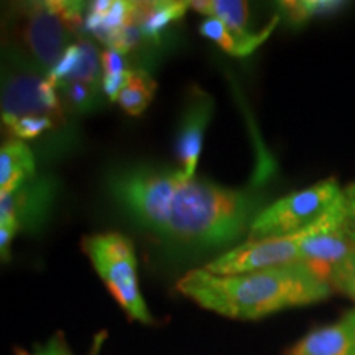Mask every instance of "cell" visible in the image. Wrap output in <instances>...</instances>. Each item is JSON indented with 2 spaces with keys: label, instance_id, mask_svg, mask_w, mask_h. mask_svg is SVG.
Instances as JSON below:
<instances>
[{
  "label": "cell",
  "instance_id": "cell-1",
  "mask_svg": "<svg viewBox=\"0 0 355 355\" xmlns=\"http://www.w3.org/2000/svg\"><path fill=\"white\" fill-rule=\"evenodd\" d=\"M107 188L114 201L148 232L202 250L247 237L261 211L254 194L189 178L181 170L119 168L109 175Z\"/></svg>",
  "mask_w": 355,
  "mask_h": 355
},
{
  "label": "cell",
  "instance_id": "cell-2",
  "mask_svg": "<svg viewBox=\"0 0 355 355\" xmlns=\"http://www.w3.org/2000/svg\"><path fill=\"white\" fill-rule=\"evenodd\" d=\"M176 290L202 309L237 321H257L332 295L329 283L303 260L242 275L191 270L178 279Z\"/></svg>",
  "mask_w": 355,
  "mask_h": 355
},
{
  "label": "cell",
  "instance_id": "cell-3",
  "mask_svg": "<svg viewBox=\"0 0 355 355\" xmlns=\"http://www.w3.org/2000/svg\"><path fill=\"white\" fill-rule=\"evenodd\" d=\"M87 6L79 2H21L8 8L7 55L38 73L55 68L84 28Z\"/></svg>",
  "mask_w": 355,
  "mask_h": 355
},
{
  "label": "cell",
  "instance_id": "cell-4",
  "mask_svg": "<svg viewBox=\"0 0 355 355\" xmlns=\"http://www.w3.org/2000/svg\"><path fill=\"white\" fill-rule=\"evenodd\" d=\"M83 250L110 295L132 321L152 324L153 316L140 290L137 255L128 237L119 232L86 235Z\"/></svg>",
  "mask_w": 355,
  "mask_h": 355
},
{
  "label": "cell",
  "instance_id": "cell-5",
  "mask_svg": "<svg viewBox=\"0 0 355 355\" xmlns=\"http://www.w3.org/2000/svg\"><path fill=\"white\" fill-rule=\"evenodd\" d=\"M336 178L319 181L309 188L293 191L261 209L252 222L245 241L291 237L313 227L340 194Z\"/></svg>",
  "mask_w": 355,
  "mask_h": 355
},
{
  "label": "cell",
  "instance_id": "cell-6",
  "mask_svg": "<svg viewBox=\"0 0 355 355\" xmlns=\"http://www.w3.org/2000/svg\"><path fill=\"white\" fill-rule=\"evenodd\" d=\"M24 115H46L64 122L60 89L44 74L7 55L2 74V123L7 127Z\"/></svg>",
  "mask_w": 355,
  "mask_h": 355
},
{
  "label": "cell",
  "instance_id": "cell-7",
  "mask_svg": "<svg viewBox=\"0 0 355 355\" xmlns=\"http://www.w3.org/2000/svg\"><path fill=\"white\" fill-rule=\"evenodd\" d=\"M352 254H355V181L344 186L319 220L316 232L303 242L300 259L326 279L332 266Z\"/></svg>",
  "mask_w": 355,
  "mask_h": 355
},
{
  "label": "cell",
  "instance_id": "cell-8",
  "mask_svg": "<svg viewBox=\"0 0 355 355\" xmlns=\"http://www.w3.org/2000/svg\"><path fill=\"white\" fill-rule=\"evenodd\" d=\"M319 220L313 227L291 237L245 241L207 261L202 268L214 275H242L300 261L303 242L316 232Z\"/></svg>",
  "mask_w": 355,
  "mask_h": 355
},
{
  "label": "cell",
  "instance_id": "cell-9",
  "mask_svg": "<svg viewBox=\"0 0 355 355\" xmlns=\"http://www.w3.org/2000/svg\"><path fill=\"white\" fill-rule=\"evenodd\" d=\"M212 115V101L206 92L193 89L191 97L181 115L180 128L176 135V158L180 162V170L186 176L193 178L202 152L204 132Z\"/></svg>",
  "mask_w": 355,
  "mask_h": 355
},
{
  "label": "cell",
  "instance_id": "cell-10",
  "mask_svg": "<svg viewBox=\"0 0 355 355\" xmlns=\"http://www.w3.org/2000/svg\"><path fill=\"white\" fill-rule=\"evenodd\" d=\"M285 355H355V309L308 332Z\"/></svg>",
  "mask_w": 355,
  "mask_h": 355
},
{
  "label": "cell",
  "instance_id": "cell-11",
  "mask_svg": "<svg viewBox=\"0 0 355 355\" xmlns=\"http://www.w3.org/2000/svg\"><path fill=\"white\" fill-rule=\"evenodd\" d=\"M279 21V17L275 15L272 21L265 26L260 32L252 33V32H237V30H230L229 26H225L222 21L216 19H206L199 25V33L204 38L214 42L220 50H224L227 55L235 58H245L252 53L259 50L266 40L270 38V35L273 33V30L277 28Z\"/></svg>",
  "mask_w": 355,
  "mask_h": 355
},
{
  "label": "cell",
  "instance_id": "cell-12",
  "mask_svg": "<svg viewBox=\"0 0 355 355\" xmlns=\"http://www.w3.org/2000/svg\"><path fill=\"white\" fill-rule=\"evenodd\" d=\"M37 171L33 152L25 141L8 139L0 148V198L32 181Z\"/></svg>",
  "mask_w": 355,
  "mask_h": 355
},
{
  "label": "cell",
  "instance_id": "cell-13",
  "mask_svg": "<svg viewBox=\"0 0 355 355\" xmlns=\"http://www.w3.org/2000/svg\"><path fill=\"white\" fill-rule=\"evenodd\" d=\"M189 8V2H176V0L135 2L133 3L132 21L139 26L146 42H158L168 26L173 21L183 19Z\"/></svg>",
  "mask_w": 355,
  "mask_h": 355
},
{
  "label": "cell",
  "instance_id": "cell-14",
  "mask_svg": "<svg viewBox=\"0 0 355 355\" xmlns=\"http://www.w3.org/2000/svg\"><path fill=\"white\" fill-rule=\"evenodd\" d=\"M48 188L44 184H33V180L12 194L0 198V222H19L24 225L37 216L48 202Z\"/></svg>",
  "mask_w": 355,
  "mask_h": 355
},
{
  "label": "cell",
  "instance_id": "cell-15",
  "mask_svg": "<svg viewBox=\"0 0 355 355\" xmlns=\"http://www.w3.org/2000/svg\"><path fill=\"white\" fill-rule=\"evenodd\" d=\"M278 17L291 28H303L313 20L331 17L349 7L340 0H283L278 2Z\"/></svg>",
  "mask_w": 355,
  "mask_h": 355
},
{
  "label": "cell",
  "instance_id": "cell-16",
  "mask_svg": "<svg viewBox=\"0 0 355 355\" xmlns=\"http://www.w3.org/2000/svg\"><path fill=\"white\" fill-rule=\"evenodd\" d=\"M191 10L201 13L206 19H216L229 26L230 30L247 32L250 8L247 2L241 0H193L189 2Z\"/></svg>",
  "mask_w": 355,
  "mask_h": 355
},
{
  "label": "cell",
  "instance_id": "cell-17",
  "mask_svg": "<svg viewBox=\"0 0 355 355\" xmlns=\"http://www.w3.org/2000/svg\"><path fill=\"white\" fill-rule=\"evenodd\" d=\"M155 92H157V83L146 71H130L127 86L123 87L117 102L127 114L140 115L153 101Z\"/></svg>",
  "mask_w": 355,
  "mask_h": 355
},
{
  "label": "cell",
  "instance_id": "cell-18",
  "mask_svg": "<svg viewBox=\"0 0 355 355\" xmlns=\"http://www.w3.org/2000/svg\"><path fill=\"white\" fill-rule=\"evenodd\" d=\"M60 125L55 119L46 117V115H24V117L17 119L12 123L6 127L8 130V135L13 140H32L38 139L44 132L51 130Z\"/></svg>",
  "mask_w": 355,
  "mask_h": 355
},
{
  "label": "cell",
  "instance_id": "cell-19",
  "mask_svg": "<svg viewBox=\"0 0 355 355\" xmlns=\"http://www.w3.org/2000/svg\"><path fill=\"white\" fill-rule=\"evenodd\" d=\"M60 91L63 92L61 101H63L64 107L84 112V110H89L96 104L99 89L89 86L86 83L69 81V83L61 84Z\"/></svg>",
  "mask_w": 355,
  "mask_h": 355
},
{
  "label": "cell",
  "instance_id": "cell-20",
  "mask_svg": "<svg viewBox=\"0 0 355 355\" xmlns=\"http://www.w3.org/2000/svg\"><path fill=\"white\" fill-rule=\"evenodd\" d=\"M326 279L332 291L343 293L355 303V254L332 266Z\"/></svg>",
  "mask_w": 355,
  "mask_h": 355
},
{
  "label": "cell",
  "instance_id": "cell-21",
  "mask_svg": "<svg viewBox=\"0 0 355 355\" xmlns=\"http://www.w3.org/2000/svg\"><path fill=\"white\" fill-rule=\"evenodd\" d=\"M128 76H130V69L123 71V73H117V74H102V92L109 97L110 101L117 102L119 96L123 91V87L127 86Z\"/></svg>",
  "mask_w": 355,
  "mask_h": 355
},
{
  "label": "cell",
  "instance_id": "cell-22",
  "mask_svg": "<svg viewBox=\"0 0 355 355\" xmlns=\"http://www.w3.org/2000/svg\"><path fill=\"white\" fill-rule=\"evenodd\" d=\"M101 64H102V74H117L123 73L127 69V63L123 60V55L114 50H105L101 53Z\"/></svg>",
  "mask_w": 355,
  "mask_h": 355
},
{
  "label": "cell",
  "instance_id": "cell-23",
  "mask_svg": "<svg viewBox=\"0 0 355 355\" xmlns=\"http://www.w3.org/2000/svg\"><path fill=\"white\" fill-rule=\"evenodd\" d=\"M20 229L21 225L19 222H0V255L3 261L10 259L12 241Z\"/></svg>",
  "mask_w": 355,
  "mask_h": 355
},
{
  "label": "cell",
  "instance_id": "cell-24",
  "mask_svg": "<svg viewBox=\"0 0 355 355\" xmlns=\"http://www.w3.org/2000/svg\"><path fill=\"white\" fill-rule=\"evenodd\" d=\"M17 355H66V350L61 347L60 344H56L55 340L48 344V347H44L40 350L37 354H30L25 352V350H17Z\"/></svg>",
  "mask_w": 355,
  "mask_h": 355
},
{
  "label": "cell",
  "instance_id": "cell-25",
  "mask_svg": "<svg viewBox=\"0 0 355 355\" xmlns=\"http://www.w3.org/2000/svg\"><path fill=\"white\" fill-rule=\"evenodd\" d=\"M66 355H68V352H66Z\"/></svg>",
  "mask_w": 355,
  "mask_h": 355
}]
</instances>
